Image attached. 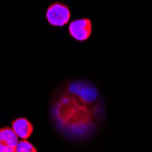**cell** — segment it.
Masks as SVG:
<instances>
[{"instance_id": "6da1fadb", "label": "cell", "mask_w": 152, "mask_h": 152, "mask_svg": "<svg viewBox=\"0 0 152 152\" xmlns=\"http://www.w3.org/2000/svg\"><path fill=\"white\" fill-rule=\"evenodd\" d=\"M53 99L51 113L57 129L70 140H88L103 119L102 100L90 102L65 87Z\"/></svg>"}, {"instance_id": "7a4b0ae2", "label": "cell", "mask_w": 152, "mask_h": 152, "mask_svg": "<svg viewBox=\"0 0 152 152\" xmlns=\"http://www.w3.org/2000/svg\"><path fill=\"white\" fill-rule=\"evenodd\" d=\"M48 22L53 26H64L71 18L70 9L66 5L59 2L51 4L46 12Z\"/></svg>"}, {"instance_id": "3957f363", "label": "cell", "mask_w": 152, "mask_h": 152, "mask_svg": "<svg viewBox=\"0 0 152 152\" xmlns=\"http://www.w3.org/2000/svg\"><path fill=\"white\" fill-rule=\"evenodd\" d=\"M68 32L77 41H87L92 34V22L89 18H77L70 22Z\"/></svg>"}, {"instance_id": "277c9868", "label": "cell", "mask_w": 152, "mask_h": 152, "mask_svg": "<svg viewBox=\"0 0 152 152\" xmlns=\"http://www.w3.org/2000/svg\"><path fill=\"white\" fill-rule=\"evenodd\" d=\"M18 137L13 129L3 128L0 129V152H16Z\"/></svg>"}, {"instance_id": "5b68a950", "label": "cell", "mask_w": 152, "mask_h": 152, "mask_svg": "<svg viewBox=\"0 0 152 152\" xmlns=\"http://www.w3.org/2000/svg\"><path fill=\"white\" fill-rule=\"evenodd\" d=\"M12 129L21 140H27L32 135L34 128L31 122L25 118H19L12 122Z\"/></svg>"}, {"instance_id": "8992f818", "label": "cell", "mask_w": 152, "mask_h": 152, "mask_svg": "<svg viewBox=\"0 0 152 152\" xmlns=\"http://www.w3.org/2000/svg\"><path fill=\"white\" fill-rule=\"evenodd\" d=\"M36 148L26 140H22L18 142L16 152H36Z\"/></svg>"}]
</instances>
